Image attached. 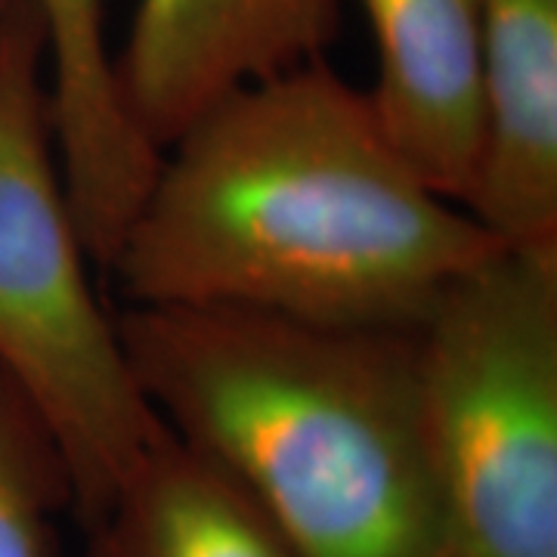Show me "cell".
Segmentation results:
<instances>
[{
	"mask_svg": "<svg viewBox=\"0 0 557 557\" xmlns=\"http://www.w3.org/2000/svg\"><path fill=\"white\" fill-rule=\"evenodd\" d=\"M498 242L325 60L233 90L168 149L109 273L134 307L412 329Z\"/></svg>",
	"mask_w": 557,
	"mask_h": 557,
	"instance_id": "cell-1",
	"label": "cell"
},
{
	"mask_svg": "<svg viewBox=\"0 0 557 557\" xmlns=\"http://www.w3.org/2000/svg\"><path fill=\"white\" fill-rule=\"evenodd\" d=\"M115 325L156 416L239 480L295 557H461L412 329L134 304Z\"/></svg>",
	"mask_w": 557,
	"mask_h": 557,
	"instance_id": "cell-2",
	"label": "cell"
},
{
	"mask_svg": "<svg viewBox=\"0 0 557 557\" xmlns=\"http://www.w3.org/2000/svg\"><path fill=\"white\" fill-rule=\"evenodd\" d=\"M87 263L57 152L40 7L16 0L0 20V372L57 440L84 530L164 431Z\"/></svg>",
	"mask_w": 557,
	"mask_h": 557,
	"instance_id": "cell-3",
	"label": "cell"
},
{
	"mask_svg": "<svg viewBox=\"0 0 557 557\" xmlns=\"http://www.w3.org/2000/svg\"><path fill=\"white\" fill-rule=\"evenodd\" d=\"M428 456L461 557H557V245L458 273L412 325Z\"/></svg>",
	"mask_w": 557,
	"mask_h": 557,
	"instance_id": "cell-4",
	"label": "cell"
},
{
	"mask_svg": "<svg viewBox=\"0 0 557 557\" xmlns=\"http://www.w3.org/2000/svg\"><path fill=\"white\" fill-rule=\"evenodd\" d=\"M335 32L338 0H137L121 97L161 152L233 90L322 60Z\"/></svg>",
	"mask_w": 557,
	"mask_h": 557,
	"instance_id": "cell-5",
	"label": "cell"
},
{
	"mask_svg": "<svg viewBox=\"0 0 557 557\" xmlns=\"http://www.w3.org/2000/svg\"><path fill=\"white\" fill-rule=\"evenodd\" d=\"M465 211L505 248L557 245V0H483L480 149Z\"/></svg>",
	"mask_w": 557,
	"mask_h": 557,
	"instance_id": "cell-6",
	"label": "cell"
},
{
	"mask_svg": "<svg viewBox=\"0 0 557 557\" xmlns=\"http://www.w3.org/2000/svg\"><path fill=\"white\" fill-rule=\"evenodd\" d=\"M379 50L369 100L440 196L465 208L480 149L483 0H357Z\"/></svg>",
	"mask_w": 557,
	"mask_h": 557,
	"instance_id": "cell-7",
	"label": "cell"
},
{
	"mask_svg": "<svg viewBox=\"0 0 557 557\" xmlns=\"http://www.w3.org/2000/svg\"><path fill=\"white\" fill-rule=\"evenodd\" d=\"M38 7L65 193L87 255L109 270L161 152L139 134L121 97L106 0H38Z\"/></svg>",
	"mask_w": 557,
	"mask_h": 557,
	"instance_id": "cell-8",
	"label": "cell"
},
{
	"mask_svg": "<svg viewBox=\"0 0 557 557\" xmlns=\"http://www.w3.org/2000/svg\"><path fill=\"white\" fill-rule=\"evenodd\" d=\"M84 557H295L220 461L168 424L87 530Z\"/></svg>",
	"mask_w": 557,
	"mask_h": 557,
	"instance_id": "cell-9",
	"label": "cell"
},
{
	"mask_svg": "<svg viewBox=\"0 0 557 557\" xmlns=\"http://www.w3.org/2000/svg\"><path fill=\"white\" fill-rule=\"evenodd\" d=\"M72 483L35 406L0 372V557H60Z\"/></svg>",
	"mask_w": 557,
	"mask_h": 557,
	"instance_id": "cell-10",
	"label": "cell"
},
{
	"mask_svg": "<svg viewBox=\"0 0 557 557\" xmlns=\"http://www.w3.org/2000/svg\"><path fill=\"white\" fill-rule=\"evenodd\" d=\"M13 3H16V0H0V20H3V16H7V10H10V7H13Z\"/></svg>",
	"mask_w": 557,
	"mask_h": 557,
	"instance_id": "cell-11",
	"label": "cell"
}]
</instances>
